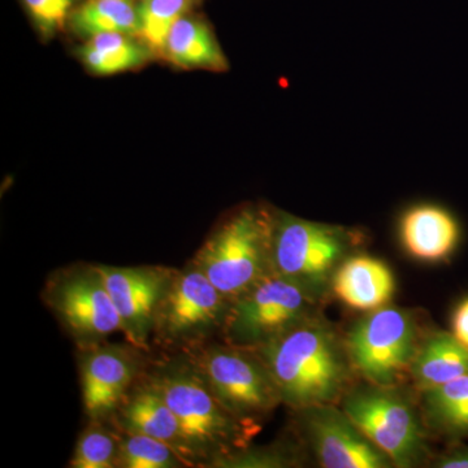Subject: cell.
<instances>
[{"label":"cell","mask_w":468,"mask_h":468,"mask_svg":"<svg viewBox=\"0 0 468 468\" xmlns=\"http://www.w3.org/2000/svg\"><path fill=\"white\" fill-rule=\"evenodd\" d=\"M255 350L272 374L282 403L294 411L335 405L350 389L354 367L346 344L315 316Z\"/></svg>","instance_id":"cell-1"},{"label":"cell","mask_w":468,"mask_h":468,"mask_svg":"<svg viewBox=\"0 0 468 468\" xmlns=\"http://www.w3.org/2000/svg\"><path fill=\"white\" fill-rule=\"evenodd\" d=\"M143 375L175 412L202 467L245 451L261 431L230 414L183 353L147 360Z\"/></svg>","instance_id":"cell-2"},{"label":"cell","mask_w":468,"mask_h":468,"mask_svg":"<svg viewBox=\"0 0 468 468\" xmlns=\"http://www.w3.org/2000/svg\"><path fill=\"white\" fill-rule=\"evenodd\" d=\"M276 212L245 206L218 224L192 260L232 302L273 270Z\"/></svg>","instance_id":"cell-3"},{"label":"cell","mask_w":468,"mask_h":468,"mask_svg":"<svg viewBox=\"0 0 468 468\" xmlns=\"http://www.w3.org/2000/svg\"><path fill=\"white\" fill-rule=\"evenodd\" d=\"M224 408L243 423H260L282 403L279 388L255 349L209 341L185 351Z\"/></svg>","instance_id":"cell-4"},{"label":"cell","mask_w":468,"mask_h":468,"mask_svg":"<svg viewBox=\"0 0 468 468\" xmlns=\"http://www.w3.org/2000/svg\"><path fill=\"white\" fill-rule=\"evenodd\" d=\"M230 301L193 261L176 270L154 320L151 344L163 353H185L221 334Z\"/></svg>","instance_id":"cell-5"},{"label":"cell","mask_w":468,"mask_h":468,"mask_svg":"<svg viewBox=\"0 0 468 468\" xmlns=\"http://www.w3.org/2000/svg\"><path fill=\"white\" fill-rule=\"evenodd\" d=\"M313 292L275 270L230 302L221 337L234 346L258 349L313 315Z\"/></svg>","instance_id":"cell-6"},{"label":"cell","mask_w":468,"mask_h":468,"mask_svg":"<svg viewBox=\"0 0 468 468\" xmlns=\"http://www.w3.org/2000/svg\"><path fill=\"white\" fill-rule=\"evenodd\" d=\"M42 300L77 349L104 343L122 331L98 264L77 263L55 271L46 280Z\"/></svg>","instance_id":"cell-7"},{"label":"cell","mask_w":468,"mask_h":468,"mask_svg":"<svg viewBox=\"0 0 468 468\" xmlns=\"http://www.w3.org/2000/svg\"><path fill=\"white\" fill-rule=\"evenodd\" d=\"M343 410L394 466L415 467L427 457L426 430L417 410L396 387L371 384L349 389Z\"/></svg>","instance_id":"cell-8"},{"label":"cell","mask_w":468,"mask_h":468,"mask_svg":"<svg viewBox=\"0 0 468 468\" xmlns=\"http://www.w3.org/2000/svg\"><path fill=\"white\" fill-rule=\"evenodd\" d=\"M345 344L354 369L378 387H396L420 346L414 319L396 307L372 310L351 328Z\"/></svg>","instance_id":"cell-9"},{"label":"cell","mask_w":468,"mask_h":468,"mask_svg":"<svg viewBox=\"0 0 468 468\" xmlns=\"http://www.w3.org/2000/svg\"><path fill=\"white\" fill-rule=\"evenodd\" d=\"M354 243V234L344 228L276 212L273 270L314 292L324 284Z\"/></svg>","instance_id":"cell-10"},{"label":"cell","mask_w":468,"mask_h":468,"mask_svg":"<svg viewBox=\"0 0 468 468\" xmlns=\"http://www.w3.org/2000/svg\"><path fill=\"white\" fill-rule=\"evenodd\" d=\"M132 344L104 343L79 349L82 403L89 420H109L143 374L147 360Z\"/></svg>","instance_id":"cell-11"},{"label":"cell","mask_w":468,"mask_h":468,"mask_svg":"<svg viewBox=\"0 0 468 468\" xmlns=\"http://www.w3.org/2000/svg\"><path fill=\"white\" fill-rule=\"evenodd\" d=\"M302 431L320 466L389 468L393 462L375 445L344 410L316 405L298 410Z\"/></svg>","instance_id":"cell-12"},{"label":"cell","mask_w":468,"mask_h":468,"mask_svg":"<svg viewBox=\"0 0 468 468\" xmlns=\"http://www.w3.org/2000/svg\"><path fill=\"white\" fill-rule=\"evenodd\" d=\"M98 267L122 319V334L129 344L147 353L156 310L176 270L163 266Z\"/></svg>","instance_id":"cell-13"},{"label":"cell","mask_w":468,"mask_h":468,"mask_svg":"<svg viewBox=\"0 0 468 468\" xmlns=\"http://www.w3.org/2000/svg\"><path fill=\"white\" fill-rule=\"evenodd\" d=\"M109 421L117 430L168 443L187 467H202L175 412L143 374L122 397Z\"/></svg>","instance_id":"cell-14"},{"label":"cell","mask_w":468,"mask_h":468,"mask_svg":"<svg viewBox=\"0 0 468 468\" xmlns=\"http://www.w3.org/2000/svg\"><path fill=\"white\" fill-rule=\"evenodd\" d=\"M399 232L409 254L430 263L451 258L462 239L458 218L449 209L436 205L409 209L403 215Z\"/></svg>","instance_id":"cell-15"},{"label":"cell","mask_w":468,"mask_h":468,"mask_svg":"<svg viewBox=\"0 0 468 468\" xmlns=\"http://www.w3.org/2000/svg\"><path fill=\"white\" fill-rule=\"evenodd\" d=\"M394 288L389 267L366 255L345 260L334 276L335 295L356 310L380 309L393 297Z\"/></svg>","instance_id":"cell-16"},{"label":"cell","mask_w":468,"mask_h":468,"mask_svg":"<svg viewBox=\"0 0 468 468\" xmlns=\"http://www.w3.org/2000/svg\"><path fill=\"white\" fill-rule=\"evenodd\" d=\"M163 57L184 69L224 72L228 60L214 30L202 17L189 14L172 27Z\"/></svg>","instance_id":"cell-17"},{"label":"cell","mask_w":468,"mask_h":468,"mask_svg":"<svg viewBox=\"0 0 468 468\" xmlns=\"http://www.w3.org/2000/svg\"><path fill=\"white\" fill-rule=\"evenodd\" d=\"M410 375L420 392L468 374V347L452 334L435 332L419 346Z\"/></svg>","instance_id":"cell-18"},{"label":"cell","mask_w":468,"mask_h":468,"mask_svg":"<svg viewBox=\"0 0 468 468\" xmlns=\"http://www.w3.org/2000/svg\"><path fill=\"white\" fill-rule=\"evenodd\" d=\"M151 54L138 37L124 33L98 34L80 50L82 63L97 76H113L143 67Z\"/></svg>","instance_id":"cell-19"},{"label":"cell","mask_w":468,"mask_h":468,"mask_svg":"<svg viewBox=\"0 0 468 468\" xmlns=\"http://www.w3.org/2000/svg\"><path fill=\"white\" fill-rule=\"evenodd\" d=\"M80 36L124 33L137 37L140 17L134 0H85L79 3L69 20Z\"/></svg>","instance_id":"cell-20"},{"label":"cell","mask_w":468,"mask_h":468,"mask_svg":"<svg viewBox=\"0 0 468 468\" xmlns=\"http://www.w3.org/2000/svg\"><path fill=\"white\" fill-rule=\"evenodd\" d=\"M428 424L452 439L468 437V374L423 392Z\"/></svg>","instance_id":"cell-21"},{"label":"cell","mask_w":468,"mask_h":468,"mask_svg":"<svg viewBox=\"0 0 468 468\" xmlns=\"http://www.w3.org/2000/svg\"><path fill=\"white\" fill-rule=\"evenodd\" d=\"M203 0H141L138 5V38L153 54L162 55L165 42L178 20L192 14Z\"/></svg>","instance_id":"cell-22"},{"label":"cell","mask_w":468,"mask_h":468,"mask_svg":"<svg viewBox=\"0 0 468 468\" xmlns=\"http://www.w3.org/2000/svg\"><path fill=\"white\" fill-rule=\"evenodd\" d=\"M117 468H184L183 458L168 443L141 433L117 430Z\"/></svg>","instance_id":"cell-23"},{"label":"cell","mask_w":468,"mask_h":468,"mask_svg":"<svg viewBox=\"0 0 468 468\" xmlns=\"http://www.w3.org/2000/svg\"><path fill=\"white\" fill-rule=\"evenodd\" d=\"M119 437L109 420H89L76 442L70 468H117Z\"/></svg>","instance_id":"cell-24"},{"label":"cell","mask_w":468,"mask_h":468,"mask_svg":"<svg viewBox=\"0 0 468 468\" xmlns=\"http://www.w3.org/2000/svg\"><path fill=\"white\" fill-rule=\"evenodd\" d=\"M27 15L46 38L61 32L69 23L79 0H23Z\"/></svg>","instance_id":"cell-25"},{"label":"cell","mask_w":468,"mask_h":468,"mask_svg":"<svg viewBox=\"0 0 468 468\" xmlns=\"http://www.w3.org/2000/svg\"><path fill=\"white\" fill-rule=\"evenodd\" d=\"M297 464V457L292 449L282 446H268V448L255 449L237 452L233 457L218 463V467H291Z\"/></svg>","instance_id":"cell-26"},{"label":"cell","mask_w":468,"mask_h":468,"mask_svg":"<svg viewBox=\"0 0 468 468\" xmlns=\"http://www.w3.org/2000/svg\"><path fill=\"white\" fill-rule=\"evenodd\" d=\"M439 468H468V446H454L451 451L443 452L435 461Z\"/></svg>","instance_id":"cell-27"},{"label":"cell","mask_w":468,"mask_h":468,"mask_svg":"<svg viewBox=\"0 0 468 468\" xmlns=\"http://www.w3.org/2000/svg\"><path fill=\"white\" fill-rule=\"evenodd\" d=\"M452 335L464 346L468 347V297L461 302L452 314Z\"/></svg>","instance_id":"cell-28"}]
</instances>
